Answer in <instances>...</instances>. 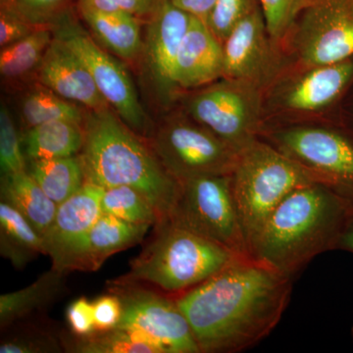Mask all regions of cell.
<instances>
[{
	"instance_id": "cell-1",
	"label": "cell",
	"mask_w": 353,
	"mask_h": 353,
	"mask_svg": "<svg viewBox=\"0 0 353 353\" xmlns=\"http://www.w3.org/2000/svg\"><path fill=\"white\" fill-rule=\"evenodd\" d=\"M292 277L239 257L176 299L201 352H241L263 340L289 305Z\"/></svg>"
},
{
	"instance_id": "cell-2",
	"label": "cell",
	"mask_w": 353,
	"mask_h": 353,
	"mask_svg": "<svg viewBox=\"0 0 353 353\" xmlns=\"http://www.w3.org/2000/svg\"><path fill=\"white\" fill-rule=\"evenodd\" d=\"M353 218L343 197L314 182L290 192L265 222L250 255L292 277L317 255L338 248Z\"/></svg>"
},
{
	"instance_id": "cell-3",
	"label": "cell",
	"mask_w": 353,
	"mask_h": 353,
	"mask_svg": "<svg viewBox=\"0 0 353 353\" xmlns=\"http://www.w3.org/2000/svg\"><path fill=\"white\" fill-rule=\"evenodd\" d=\"M83 127L85 141L79 157L85 183L103 189L134 188L150 201L161 222L168 219L180 183L165 168L152 145H146L111 108L88 110Z\"/></svg>"
},
{
	"instance_id": "cell-4",
	"label": "cell",
	"mask_w": 353,
	"mask_h": 353,
	"mask_svg": "<svg viewBox=\"0 0 353 353\" xmlns=\"http://www.w3.org/2000/svg\"><path fill=\"white\" fill-rule=\"evenodd\" d=\"M239 255L214 241L165 220L130 270L114 285H155L168 292H187L231 264Z\"/></svg>"
},
{
	"instance_id": "cell-5",
	"label": "cell",
	"mask_w": 353,
	"mask_h": 353,
	"mask_svg": "<svg viewBox=\"0 0 353 353\" xmlns=\"http://www.w3.org/2000/svg\"><path fill=\"white\" fill-rule=\"evenodd\" d=\"M314 182L303 167L259 139L241 150L232 173V189L250 252L279 204L294 190Z\"/></svg>"
},
{
	"instance_id": "cell-6",
	"label": "cell",
	"mask_w": 353,
	"mask_h": 353,
	"mask_svg": "<svg viewBox=\"0 0 353 353\" xmlns=\"http://www.w3.org/2000/svg\"><path fill=\"white\" fill-rule=\"evenodd\" d=\"M168 221L224 246L239 256L250 252L232 189V175H203L181 181Z\"/></svg>"
},
{
	"instance_id": "cell-7",
	"label": "cell",
	"mask_w": 353,
	"mask_h": 353,
	"mask_svg": "<svg viewBox=\"0 0 353 353\" xmlns=\"http://www.w3.org/2000/svg\"><path fill=\"white\" fill-rule=\"evenodd\" d=\"M53 34L80 57L103 99L120 119L136 132H145L146 117L126 68L90 38L75 19L71 8L58 14L50 24Z\"/></svg>"
},
{
	"instance_id": "cell-8",
	"label": "cell",
	"mask_w": 353,
	"mask_h": 353,
	"mask_svg": "<svg viewBox=\"0 0 353 353\" xmlns=\"http://www.w3.org/2000/svg\"><path fill=\"white\" fill-rule=\"evenodd\" d=\"M152 145L176 181L232 175L240 152L199 123L174 119L158 128Z\"/></svg>"
},
{
	"instance_id": "cell-9",
	"label": "cell",
	"mask_w": 353,
	"mask_h": 353,
	"mask_svg": "<svg viewBox=\"0 0 353 353\" xmlns=\"http://www.w3.org/2000/svg\"><path fill=\"white\" fill-rule=\"evenodd\" d=\"M276 148L303 167L316 182L343 197L353 210V141L319 127H294L276 132Z\"/></svg>"
},
{
	"instance_id": "cell-10",
	"label": "cell",
	"mask_w": 353,
	"mask_h": 353,
	"mask_svg": "<svg viewBox=\"0 0 353 353\" xmlns=\"http://www.w3.org/2000/svg\"><path fill=\"white\" fill-rule=\"evenodd\" d=\"M259 90L252 83L224 78L194 94L188 108L196 122L241 152L257 139Z\"/></svg>"
},
{
	"instance_id": "cell-11",
	"label": "cell",
	"mask_w": 353,
	"mask_h": 353,
	"mask_svg": "<svg viewBox=\"0 0 353 353\" xmlns=\"http://www.w3.org/2000/svg\"><path fill=\"white\" fill-rule=\"evenodd\" d=\"M294 48L307 68L353 57V0H308L294 24Z\"/></svg>"
},
{
	"instance_id": "cell-12",
	"label": "cell",
	"mask_w": 353,
	"mask_h": 353,
	"mask_svg": "<svg viewBox=\"0 0 353 353\" xmlns=\"http://www.w3.org/2000/svg\"><path fill=\"white\" fill-rule=\"evenodd\" d=\"M112 292L122 303L118 327L138 330L157 341L164 353L201 352L176 301L137 285H112Z\"/></svg>"
},
{
	"instance_id": "cell-13",
	"label": "cell",
	"mask_w": 353,
	"mask_h": 353,
	"mask_svg": "<svg viewBox=\"0 0 353 353\" xmlns=\"http://www.w3.org/2000/svg\"><path fill=\"white\" fill-rule=\"evenodd\" d=\"M259 6L246 16L223 43L224 76L259 88L271 82L280 69L277 54Z\"/></svg>"
},
{
	"instance_id": "cell-14",
	"label": "cell",
	"mask_w": 353,
	"mask_h": 353,
	"mask_svg": "<svg viewBox=\"0 0 353 353\" xmlns=\"http://www.w3.org/2000/svg\"><path fill=\"white\" fill-rule=\"evenodd\" d=\"M192 17L170 0H159L154 10L146 18L143 61L153 87L162 97L170 95L175 88L174 65Z\"/></svg>"
},
{
	"instance_id": "cell-15",
	"label": "cell",
	"mask_w": 353,
	"mask_h": 353,
	"mask_svg": "<svg viewBox=\"0 0 353 353\" xmlns=\"http://www.w3.org/2000/svg\"><path fill=\"white\" fill-rule=\"evenodd\" d=\"M150 228L102 213L94 226L70 246L52 267L66 273L97 271L115 253L141 243Z\"/></svg>"
},
{
	"instance_id": "cell-16",
	"label": "cell",
	"mask_w": 353,
	"mask_h": 353,
	"mask_svg": "<svg viewBox=\"0 0 353 353\" xmlns=\"http://www.w3.org/2000/svg\"><path fill=\"white\" fill-rule=\"evenodd\" d=\"M39 85L90 111L111 108L80 57L54 36L36 71Z\"/></svg>"
},
{
	"instance_id": "cell-17",
	"label": "cell",
	"mask_w": 353,
	"mask_h": 353,
	"mask_svg": "<svg viewBox=\"0 0 353 353\" xmlns=\"http://www.w3.org/2000/svg\"><path fill=\"white\" fill-rule=\"evenodd\" d=\"M223 76L222 43L203 21L192 16L174 65V85L190 90L210 85Z\"/></svg>"
},
{
	"instance_id": "cell-18",
	"label": "cell",
	"mask_w": 353,
	"mask_h": 353,
	"mask_svg": "<svg viewBox=\"0 0 353 353\" xmlns=\"http://www.w3.org/2000/svg\"><path fill=\"white\" fill-rule=\"evenodd\" d=\"M103 188L85 183L76 194L57 206L54 219L43 234L46 255L55 263L87 233L102 215Z\"/></svg>"
},
{
	"instance_id": "cell-19",
	"label": "cell",
	"mask_w": 353,
	"mask_h": 353,
	"mask_svg": "<svg viewBox=\"0 0 353 353\" xmlns=\"http://www.w3.org/2000/svg\"><path fill=\"white\" fill-rule=\"evenodd\" d=\"M283 92L282 104L290 110L312 112L328 108L353 81V57L311 67Z\"/></svg>"
},
{
	"instance_id": "cell-20",
	"label": "cell",
	"mask_w": 353,
	"mask_h": 353,
	"mask_svg": "<svg viewBox=\"0 0 353 353\" xmlns=\"http://www.w3.org/2000/svg\"><path fill=\"white\" fill-rule=\"evenodd\" d=\"M97 43L111 54L132 61L143 53L141 20L124 12L76 9Z\"/></svg>"
},
{
	"instance_id": "cell-21",
	"label": "cell",
	"mask_w": 353,
	"mask_h": 353,
	"mask_svg": "<svg viewBox=\"0 0 353 353\" xmlns=\"http://www.w3.org/2000/svg\"><path fill=\"white\" fill-rule=\"evenodd\" d=\"M21 139L27 161L52 159L80 154L85 132L80 123L55 120L28 128Z\"/></svg>"
},
{
	"instance_id": "cell-22",
	"label": "cell",
	"mask_w": 353,
	"mask_h": 353,
	"mask_svg": "<svg viewBox=\"0 0 353 353\" xmlns=\"http://www.w3.org/2000/svg\"><path fill=\"white\" fill-rule=\"evenodd\" d=\"M1 201L19 211L41 236L54 219L57 204L46 196L27 170L2 175Z\"/></svg>"
},
{
	"instance_id": "cell-23",
	"label": "cell",
	"mask_w": 353,
	"mask_h": 353,
	"mask_svg": "<svg viewBox=\"0 0 353 353\" xmlns=\"http://www.w3.org/2000/svg\"><path fill=\"white\" fill-rule=\"evenodd\" d=\"M0 253L17 269L46 255L43 236L19 211L0 202Z\"/></svg>"
},
{
	"instance_id": "cell-24",
	"label": "cell",
	"mask_w": 353,
	"mask_h": 353,
	"mask_svg": "<svg viewBox=\"0 0 353 353\" xmlns=\"http://www.w3.org/2000/svg\"><path fill=\"white\" fill-rule=\"evenodd\" d=\"M66 272L51 268L32 284L0 296V326L2 329L20 321L54 301L64 288Z\"/></svg>"
},
{
	"instance_id": "cell-25",
	"label": "cell",
	"mask_w": 353,
	"mask_h": 353,
	"mask_svg": "<svg viewBox=\"0 0 353 353\" xmlns=\"http://www.w3.org/2000/svg\"><path fill=\"white\" fill-rule=\"evenodd\" d=\"M28 162V173L57 205L67 201L85 185V174L79 154Z\"/></svg>"
},
{
	"instance_id": "cell-26",
	"label": "cell",
	"mask_w": 353,
	"mask_h": 353,
	"mask_svg": "<svg viewBox=\"0 0 353 353\" xmlns=\"http://www.w3.org/2000/svg\"><path fill=\"white\" fill-rule=\"evenodd\" d=\"M65 350L76 353H164L163 348L138 330L116 327L87 336L64 339Z\"/></svg>"
},
{
	"instance_id": "cell-27",
	"label": "cell",
	"mask_w": 353,
	"mask_h": 353,
	"mask_svg": "<svg viewBox=\"0 0 353 353\" xmlns=\"http://www.w3.org/2000/svg\"><path fill=\"white\" fill-rule=\"evenodd\" d=\"M54 38L51 26H41L26 38L0 51V73L3 78L20 79L37 71Z\"/></svg>"
},
{
	"instance_id": "cell-28",
	"label": "cell",
	"mask_w": 353,
	"mask_h": 353,
	"mask_svg": "<svg viewBox=\"0 0 353 353\" xmlns=\"http://www.w3.org/2000/svg\"><path fill=\"white\" fill-rule=\"evenodd\" d=\"M22 117L27 128L55 120H69L83 124L85 114L73 102L41 85L32 88L21 104Z\"/></svg>"
},
{
	"instance_id": "cell-29",
	"label": "cell",
	"mask_w": 353,
	"mask_h": 353,
	"mask_svg": "<svg viewBox=\"0 0 353 353\" xmlns=\"http://www.w3.org/2000/svg\"><path fill=\"white\" fill-rule=\"evenodd\" d=\"M102 212L137 225L157 226L161 219L150 201L138 190L128 185L104 189Z\"/></svg>"
},
{
	"instance_id": "cell-30",
	"label": "cell",
	"mask_w": 353,
	"mask_h": 353,
	"mask_svg": "<svg viewBox=\"0 0 353 353\" xmlns=\"http://www.w3.org/2000/svg\"><path fill=\"white\" fill-rule=\"evenodd\" d=\"M259 6V0H216L204 23L223 44L234 28Z\"/></svg>"
},
{
	"instance_id": "cell-31",
	"label": "cell",
	"mask_w": 353,
	"mask_h": 353,
	"mask_svg": "<svg viewBox=\"0 0 353 353\" xmlns=\"http://www.w3.org/2000/svg\"><path fill=\"white\" fill-rule=\"evenodd\" d=\"M27 158L23 152L22 139L18 136L9 109H0V167L2 175L27 170Z\"/></svg>"
},
{
	"instance_id": "cell-32",
	"label": "cell",
	"mask_w": 353,
	"mask_h": 353,
	"mask_svg": "<svg viewBox=\"0 0 353 353\" xmlns=\"http://www.w3.org/2000/svg\"><path fill=\"white\" fill-rule=\"evenodd\" d=\"M267 29L274 41L284 38L294 29L297 18L308 0H259Z\"/></svg>"
},
{
	"instance_id": "cell-33",
	"label": "cell",
	"mask_w": 353,
	"mask_h": 353,
	"mask_svg": "<svg viewBox=\"0 0 353 353\" xmlns=\"http://www.w3.org/2000/svg\"><path fill=\"white\" fill-rule=\"evenodd\" d=\"M70 0H1V6L12 7L32 24L50 26L67 8Z\"/></svg>"
},
{
	"instance_id": "cell-34",
	"label": "cell",
	"mask_w": 353,
	"mask_h": 353,
	"mask_svg": "<svg viewBox=\"0 0 353 353\" xmlns=\"http://www.w3.org/2000/svg\"><path fill=\"white\" fill-rule=\"evenodd\" d=\"M159 0H77L76 9L129 13L143 19L152 14Z\"/></svg>"
},
{
	"instance_id": "cell-35",
	"label": "cell",
	"mask_w": 353,
	"mask_h": 353,
	"mask_svg": "<svg viewBox=\"0 0 353 353\" xmlns=\"http://www.w3.org/2000/svg\"><path fill=\"white\" fill-rule=\"evenodd\" d=\"M58 341L48 334H16L2 341L0 353H43L59 352Z\"/></svg>"
},
{
	"instance_id": "cell-36",
	"label": "cell",
	"mask_w": 353,
	"mask_h": 353,
	"mask_svg": "<svg viewBox=\"0 0 353 353\" xmlns=\"http://www.w3.org/2000/svg\"><path fill=\"white\" fill-rule=\"evenodd\" d=\"M41 26L32 24L12 7L1 6L0 10V46L6 48L31 34Z\"/></svg>"
},
{
	"instance_id": "cell-37",
	"label": "cell",
	"mask_w": 353,
	"mask_h": 353,
	"mask_svg": "<svg viewBox=\"0 0 353 353\" xmlns=\"http://www.w3.org/2000/svg\"><path fill=\"white\" fill-rule=\"evenodd\" d=\"M95 331H108L116 328L122 318V303L115 294L99 297L92 303Z\"/></svg>"
},
{
	"instance_id": "cell-38",
	"label": "cell",
	"mask_w": 353,
	"mask_h": 353,
	"mask_svg": "<svg viewBox=\"0 0 353 353\" xmlns=\"http://www.w3.org/2000/svg\"><path fill=\"white\" fill-rule=\"evenodd\" d=\"M66 315L73 334L87 336L95 332L94 307L85 297H80L70 304Z\"/></svg>"
},
{
	"instance_id": "cell-39",
	"label": "cell",
	"mask_w": 353,
	"mask_h": 353,
	"mask_svg": "<svg viewBox=\"0 0 353 353\" xmlns=\"http://www.w3.org/2000/svg\"><path fill=\"white\" fill-rule=\"evenodd\" d=\"M174 6L205 22L216 0H170Z\"/></svg>"
},
{
	"instance_id": "cell-40",
	"label": "cell",
	"mask_w": 353,
	"mask_h": 353,
	"mask_svg": "<svg viewBox=\"0 0 353 353\" xmlns=\"http://www.w3.org/2000/svg\"><path fill=\"white\" fill-rule=\"evenodd\" d=\"M338 248L353 253V218L341 236Z\"/></svg>"
},
{
	"instance_id": "cell-41",
	"label": "cell",
	"mask_w": 353,
	"mask_h": 353,
	"mask_svg": "<svg viewBox=\"0 0 353 353\" xmlns=\"http://www.w3.org/2000/svg\"><path fill=\"white\" fill-rule=\"evenodd\" d=\"M352 339H353V323H352Z\"/></svg>"
}]
</instances>
